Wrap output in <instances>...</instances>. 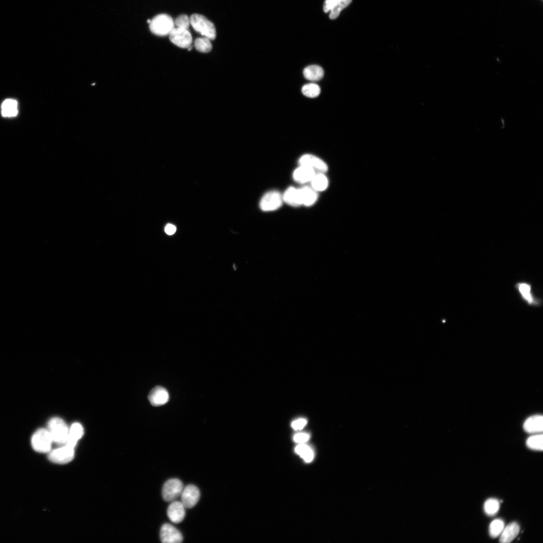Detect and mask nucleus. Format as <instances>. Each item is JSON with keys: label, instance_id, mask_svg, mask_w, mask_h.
I'll use <instances>...</instances> for the list:
<instances>
[{"label": "nucleus", "instance_id": "f257e3e1", "mask_svg": "<svg viewBox=\"0 0 543 543\" xmlns=\"http://www.w3.org/2000/svg\"><path fill=\"white\" fill-rule=\"evenodd\" d=\"M190 23L194 29L209 40L213 41L216 37V32L214 24L201 14H194L190 18Z\"/></svg>", "mask_w": 543, "mask_h": 543}, {"label": "nucleus", "instance_id": "423d86ee", "mask_svg": "<svg viewBox=\"0 0 543 543\" xmlns=\"http://www.w3.org/2000/svg\"><path fill=\"white\" fill-rule=\"evenodd\" d=\"M282 195L277 191H270L262 198L260 203V209L265 212H271L280 208L283 204Z\"/></svg>", "mask_w": 543, "mask_h": 543}, {"label": "nucleus", "instance_id": "6ab92c4d", "mask_svg": "<svg viewBox=\"0 0 543 543\" xmlns=\"http://www.w3.org/2000/svg\"><path fill=\"white\" fill-rule=\"evenodd\" d=\"M520 531V527L517 522L510 523L504 528L500 534V542L502 543L512 542L517 537Z\"/></svg>", "mask_w": 543, "mask_h": 543}, {"label": "nucleus", "instance_id": "9b49d317", "mask_svg": "<svg viewBox=\"0 0 543 543\" xmlns=\"http://www.w3.org/2000/svg\"><path fill=\"white\" fill-rule=\"evenodd\" d=\"M160 539L164 543H179L182 542L183 537L182 534L172 524L165 523L161 527Z\"/></svg>", "mask_w": 543, "mask_h": 543}, {"label": "nucleus", "instance_id": "0eeeda50", "mask_svg": "<svg viewBox=\"0 0 543 543\" xmlns=\"http://www.w3.org/2000/svg\"><path fill=\"white\" fill-rule=\"evenodd\" d=\"M74 457V448L67 445L50 451L48 456L51 462L59 464H65L69 463L73 460Z\"/></svg>", "mask_w": 543, "mask_h": 543}, {"label": "nucleus", "instance_id": "7c9ffc66", "mask_svg": "<svg viewBox=\"0 0 543 543\" xmlns=\"http://www.w3.org/2000/svg\"><path fill=\"white\" fill-rule=\"evenodd\" d=\"M175 25L177 27L182 28L188 29L190 23V20L189 17L185 14L180 15L176 18L175 20Z\"/></svg>", "mask_w": 543, "mask_h": 543}, {"label": "nucleus", "instance_id": "9d476101", "mask_svg": "<svg viewBox=\"0 0 543 543\" xmlns=\"http://www.w3.org/2000/svg\"><path fill=\"white\" fill-rule=\"evenodd\" d=\"M201 497V492L195 485L190 484L183 488L181 494V502L185 508L191 509L198 503Z\"/></svg>", "mask_w": 543, "mask_h": 543}, {"label": "nucleus", "instance_id": "a878e982", "mask_svg": "<svg viewBox=\"0 0 543 543\" xmlns=\"http://www.w3.org/2000/svg\"><path fill=\"white\" fill-rule=\"evenodd\" d=\"M320 91L319 86L314 83L306 84L302 88L303 94L309 98H315L318 96Z\"/></svg>", "mask_w": 543, "mask_h": 543}, {"label": "nucleus", "instance_id": "b1692460", "mask_svg": "<svg viewBox=\"0 0 543 543\" xmlns=\"http://www.w3.org/2000/svg\"><path fill=\"white\" fill-rule=\"evenodd\" d=\"M295 452L307 463L311 462L314 458V452L309 447L304 444H299L296 448Z\"/></svg>", "mask_w": 543, "mask_h": 543}, {"label": "nucleus", "instance_id": "c756f323", "mask_svg": "<svg viewBox=\"0 0 543 543\" xmlns=\"http://www.w3.org/2000/svg\"><path fill=\"white\" fill-rule=\"evenodd\" d=\"M195 47L198 51L203 53L209 52L212 48L210 40L206 38L196 39L195 41Z\"/></svg>", "mask_w": 543, "mask_h": 543}, {"label": "nucleus", "instance_id": "7ed1b4c3", "mask_svg": "<svg viewBox=\"0 0 543 543\" xmlns=\"http://www.w3.org/2000/svg\"><path fill=\"white\" fill-rule=\"evenodd\" d=\"M174 28L175 23L173 18L166 14L156 16L150 23V29L151 32L159 36L169 35Z\"/></svg>", "mask_w": 543, "mask_h": 543}, {"label": "nucleus", "instance_id": "393cba45", "mask_svg": "<svg viewBox=\"0 0 543 543\" xmlns=\"http://www.w3.org/2000/svg\"><path fill=\"white\" fill-rule=\"evenodd\" d=\"M500 508V502L496 498L487 499L484 505V512L486 515L490 516L496 515Z\"/></svg>", "mask_w": 543, "mask_h": 543}, {"label": "nucleus", "instance_id": "f03ea898", "mask_svg": "<svg viewBox=\"0 0 543 543\" xmlns=\"http://www.w3.org/2000/svg\"><path fill=\"white\" fill-rule=\"evenodd\" d=\"M53 442L59 445L67 443L69 428L65 422L58 417L51 419L48 423V429Z\"/></svg>", "mask_w": 543, "mask_h": 543}, {"label": "nucleus", "instance_id": "f704fd0d", "mask_svg": "<svg viewBox=\"0 0 543 543\" xmlns=\"http://www.w3.org/2000/svg\"><path fill=\"white\" fill-rule=\"evenodd\" d=\"M176 227L173 225L168 224L165 227V232L169 235H173L176 231Z\"/></svg>", "mask_w": 543, "mask_h": 543}, {"label": "nucleus", "instance_id": "2eb2a0df", "mask_svg": "<svg viewBox=\"0 0 543 543\" xmlns=\"http://www.w3.org/2000/svg\"><path fill=\"white\" fill-rule=\"evenodd\" d=\"M84 433V428L80 424L76 423L72 424L69 428L68 438L65 445L75 448L78 442L83 436Z\"/></svg>", "mask_w": 543, "mask_h": 543}, {"label": "nucleus", "instance_id": "72a5a7b5", "mask_svg": "<svg viewBox=\"0 0 543 543\" xmlns=\"http://www.w3.org/2000/svg\"><path fill=\"white\" fill-rule=\"evenodd\" d=\"M338 1L339 0H325L323 5V10L324 12H328L331 11Z\"/></svg>", "mask_w": 543, "mask_h": 543}, {"label": "nucleus", "instance_id": "cd10ccee", "mask_svg": "<svg viewBox=\"0 0 543 543\" xmlns=\"http://www.w3.org/2000/svg\"><path fill=\"white\" fill-rule=\"evenodd\" d=\"M527 446L529 448L533 450L543 451V434H537V435H534L529 438L527 441Z\"/></svg>", "mask_w": 543, "mask_h": 543}, {"label": "nucleus", "instance_id": "a211bd4d", "mask_svg": "<svg viewBox=\"0 0 543 543\" xmlns=\"http://www.w3.org/2000/svg\"><path fill=\"white\" fill-rule=\"evenodd\" d=\"M302 205L311 206L317 201L318 193L312 187L305 186L299 189Z\"/></svg>", "mask_w": 543, "mask_h": 543}, {"label": "nucleus", "instance_id": "f8f14e48", "mask_svg": "<svg viewBox=\"0 0 543 543\" xmlns=\"http://www.w3.org/2000/svg\"><path fill=\"white\" fill-rule=\"evenodd\" d=\"M185 508L182 502L176 500L172 501L167 510V515L171 521L175 523L182 522L185 517Z\"/></svg>", "mask_w": 543, "mask_h": 543}, {"label": "nucleus", "instance_id": "20e7f679", "mask_svg": "<svg viewBox=\"0 0 543 543\" xmlns=\"http://www.w3.org/2000/svg\"><path fill=\"white\" fill-rule=\"evenodd\" d=\"M53 441L47 429H40L36 430L31 438V445L35 451L46 453L50 451Z\"/></svg>", "mask_w": 543, "mask_h": 543}, {"label": "nucleus", "instance_id": "1a4fd4ad", "mask_svg": "<svg viewBox=\"0 0 543 543\" xmlns=\"http://www.w3.org/2000/svg\"><path fill=\"white\" fill-rule=\"evenodd\" d=\"M300 166L309 167L314 169L317 173H325L328 171L327 164L321 158L310 154L302 156L299 159Z\"/></svg>", "mask_w": 543, "mask_h": 543}, {"label": "nucleus", "instance_id": "4be33fe9", "mask_svg": "<svg viewBox=\"0 0 543 543\" xmlns=\"http://www.w3.org/2000/svg\"><path fill=\"white\" fill-rule=\"evenodd\" d=\"M311 182L312 187L317 192L325 190L329 186V180L323 173H317Z\"/></svg>", "mask_w": 543, "mask_h": 543}, {"label": "nucleus", "instance_id": "ddd939ff", "mask_svg": "<svg viewBox=\"0 0 543 543\" xmlns=\"http://www.w3.org/2000/svg\"><path fill=\"white\" fill-rule=\"evenodd\" d=\"M149 400L152 406L159 407L168 402L169 394L165 388L157 386L150 392Z\"/></svg>", "mask_w": 543, "mask_h": 543}, {"label": "nucleus", "instance_id": "dca6fc26", "mask_svg": "<svg viewBox=\"0 0 543 543\" xmlns=\"http://www.w3.org/2000/svg\"><path fill=\"white\" fill-rule=\"evenodd\" d=\"M523 429L530 433H536L543 431V418L542 415H536L531 416L524 422Z\"/></svg>", "mask_w": 543, "mask_h": 543}, {"label": "nucleus", "instance_id": "2f4dec72", "mask_svg": "<svg viewBox=\"0 0 543 543\" xmlns=\"http://www.w3.org/2000/svg\"><path fill=\"white\" fill-rule=\"evenodd\" d=\"M310 435L306 433H299L294 437V441L299 444H304L310 439Z\"/></svg>", "mask_w": 543, "mask_h": 543}, {"label": "nucleus", "instance_id": "f3484780", "mask_svg": "<svg viewBox=\"0 0 543 543\" xmlns=\"http://www.w3.org/2000/svg\"><path fill=\"white\" fill-rule=\"evenodd\" d=\"M283 202L293 207H299L302 205L299 189L294 187L288 188L282 195Z\"/></svg>", "mask_w": 543, "mask_h": 543}, {"label": "nucleus", "instance_id": "bb28decb", "mask_svg": "<svg viewBox=\"0 0 543 543\" xmlns=\"http://www.w3.org/2000/svg\"><path fill=\"white\" fill-rule=\"evenodd\" d=\"M504 528V521L500 519L493 520L489 528L490 536L493 538H496L501 534Z\"/></svg>", "mask_w": 543, "mask_h": 543}, {"label": "nucleus", "instance_id": "39448f33", "mask_svg": "<svg viewBox=\"0 0 543 543\" xmlns=\"http://www.w3.org/2000/svg\"><path fill=\"white\" fill-rule=\"evenodd\" d=\"M183 488V482L179 479L174 478L168 480L162 487L163 499L167 502L176 500L182 494Z\"/></svg>", "mask_w": 543, "mask_h": 543}, {"label": "nucleus", "instance_id": "aec40b11", "mask_svg": "<svg viewBox=\"0 0 543 543\" xmlns=\"http://www.w3.org/2000/svg\"><path fill=\"white\" fill-rule=\"evenodd\" d=\"M304 77L309 80L317 81L321 80L324 76L322 68L318 66L312 65L307 67L303 70Z\"/></svg>", "mask_w": 543, "mask_h": 543}, {"label": "nucleus", "instance_id": "6e6552de", "mask_svg": "<svg viewBox=\"0 0 543 543\" xmlns=\"http://www.w3.org/2000/svg\"><path fill=\"white\" fill-rule=\"evenodd\" d=\"M169 39L175 45L182 48H188L192 44V37L188 29L176 27L169 34Z\"/></svg>", "mask_w": 543, "mask_h": 543}, {"label": "nucleus", "instance_id": "c85d7f7f", "mask_svg": "<svg viewBox=\"0 0 543 543\" xmlns=\"http://www.w3.org/2000/svg\"><path fill=\"white\" fill-rule=\"evenodd\" d=\"M352 2V0H339L337 4L331 10L330 18L335 20L339 17L341 11L347 7Z\"/></svg>", "mask_w": 543, "mask_h": 543}, {"label": "nucleus", "instance_id": "412c9836", "mask_svg": "<svg viewBox=\"0 0 543 543\" xmlns=\"http://www.w3.org/2000/svg\"><path fill=\"white\" fill-rule=\"evenodd\" d=\"M519 293L525 301L530 305H537L539 302L532 294L531 286L526 283H520L517 285Z\"/></svg>", "mask_w": 543, "mask_h": 543}, {"label": "nucleus", "instance_id": "5701e85b", "mask_svg": "<svg viewBox=\"0 0 543 543\" xmlns=\"http://www.w3.org/2000/svg\"><path fill=\"white\" fill-rule=\"evenodd\" d=\"M18 113L17 102L13 99H7L2 105V114L4 117H14Z\"/></svg>", "mask_w": 543, "mask_h": 543}, {"label": "nucleus", "instance_id": "4468645a", "mask_svg": "<svg viewBox=\"0 0 543 543\" xmlns=\"http://www.w3.org/2000/svg\"><path fill=\"white\" fill-rule=\"evenodd\" d=\"M316 174L314 169L309 167L300 166L294 171L293 177L296 182L305 184L311 182Z\"/></svg>", "mask_w": 543, "mask_h": 543}, {"label": "nucleus", "instance_id": "473e14b6", "mask_svg": "<svg viewBox=\"0 0 543 543\" xmlns=\"http://www.w3.org/2000/svg\"><path fill=\"white\" fill-rule=\"evenodd\" d=\"M307 421L305 419H300L294 421L292 424V427L295 430H302L306 425Z\"/></svg>", "mask_w": 543, "mask_h": 543}]
</instances>
